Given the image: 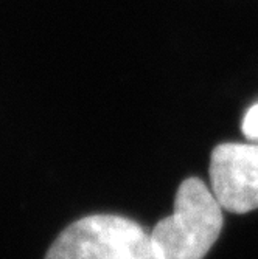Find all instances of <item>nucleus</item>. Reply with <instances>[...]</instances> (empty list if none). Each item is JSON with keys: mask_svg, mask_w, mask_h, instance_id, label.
<instances>
[{"mask_svg": "<svg viewBox=\"0 0 258 259\" xmlns=\"http://www.w3.org/2000/svg\"><path fill=\"white\" fill-rule=\"evenodd\" d=\"M223 206L207 185L190 177L180 183L174 213L150 233L160 259H204L223 230Z\"/></svg>", "mask_w": 258, "mask_h": 259, "instance_id": "1", "label": "nucleus"}, {"mask_svg": "<svg viewBox=\"0 0 258 259\" xmlns=\"http://www.w3.org/2000/svg\"><path fill=\"white\" fill-rule=\"evenodd\" d=\"M44 259H160L150 234L137 222L93 214L68 225Z\"/></svg>", "mask_w": 258, "mask_h": 259, "instance_id": "2", "label": "nucleus"}, {"mask_svg": "<svg viewBox=\"0 0 258 259\" xmlns=\"http://www.w3.org/2000/svg\"><path fill=\"white\" fill-rule=\"evenodd\" d=\"M212 193L230 213L258 208V145L224 143L210 158Z\"/></svg>", "mask_w": 258, "mask_h": 259, "instance_id": "3", "label": "nucleus"}, {"mask_svg": "<svg viewBox=\"0 0 258 259\" xmlns=\"http://www.w3.org/2000/svg\"><path fill=\"white\" fill-rule=\"evenodd\" d=\"M243 132L253 141H258V104L252 106L243 120Z\"/></svg>", "mask_w": 258, "mask_h": 259, "instance_id": "4", "label": "nucleus"}]
</instances>
